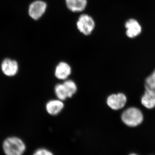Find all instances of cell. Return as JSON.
<instances>
[{"label": "cell", "instance_id": "obj_1", "mask_svg": "<svg viewBox=\"0 0 155 155\" xmlns=\"http://www.w3.org/2000/svg\"><path fill=\"white\" fill-rule=\"evenodd\" d=\"M3 149L6 155H22L26 146L21 139L17 137H10L3 142Z\"/></svg>", "mask_w": 155, "mask_h": 155}, {"label": "cell", "instance_id": "obj_2", "mask_svg": "<svg viewBox=\"0 0 155 155\" xmlns=\"http://www.w3.org/2000/svg\"><path fill=\"white\" fill-rule=\"evenodd\" d=\"M122 122L127 126L135 127L140 125L143 120V114L140 109L130 107L125 110L122 114Z\"/></svg>", "mask_w": 155, "mask_h": 155}, {"label": "cell", "instance_id": "obj_3", "mask_svg": "<svg viewBox=\"0 0 155 155\" xmlns=\"http://www.w3.org/2000/svg\"><path fill=\"white\" fill-rule=\"evenodd\" d=\"M0 68L4 75L7 77H12L16 76L18 74L19 65L16 60L6 58L2 61Z\"/></svg>", "mask_w": 155, "mask_h": 155}, {"label": "cell", "instance_id": "obj_4", "mask_svg": "<svg viewBox=\"0 0 155 155\" xmlns=\"http://www.w3.org/2000/svg\"><path fill=\"white\" fill-rule=\"evenodd\" d=\"M78 28L81 33L89 35L94 28L95 23L93 19L87 14H83L79 17L77 22Z\"/></svg>", "mask_w": 155, "mask_h": 155}, {"label": "cell", "instance_id": "obj_5", "mask_svg": "<svg viewBox=\"0 0 155 155\" xmlns=\"http://www.w3.org/2000/svg\"><path fill=\"white\" fill-rule=\"evenodd\" d=\"M126 35L130 38H135L141 34L142 27L137 19L131 18L128 19L125 23Z\"/></svg>", "mask_w": 155, "mask_h": 155}, {"label": "cell", "instance_id": "obj_6", "mask_svg": "<svg viewBox=\"0 0 155 155\" xmlns=\"http://www.w3.org/2000/svg\"><path fill=\"white\" fill-rule=\"evenodd\" d=\"M127 102V97L122 93L113 94L108 97L107 104L111 109L119 110L124 107Z\"/></svg>", "mask_w": 155, "mask_h": 155}, {"label": "cell", "instance_id": "obj_7", "mask_svg": "<svg viewBox=\"0 0 155 155\" xmlns=\"http://www.w3.org/2000/svg\"><path fill=\"white\" fill-rule=\"evenodd\" d=\"M47 5L41 1H36L31 4L28 9V14L31 18L38 19L44 14L46 10Z\"/></svg>", "mask_w": 155, "mask_h": 155}, {"label": "cell", "instance_id": "obj_8", "mask_svg": "<svg viewBox=\"0 0 155 155\" xmlns=\"http://www.w3.org/2000/svg\"><path fill=\"white\" fill-rule=\"evenodd\" d=\"M71 73V67L65 62H61L56 67L55 75L61 80H65L69 77Z\"/></svg>", "mask_w": 155, "mask_h": 155}, {"label": "cell", "instance_id": "obj_9", "mask_svg": "<svg viewBox=\"0 0 155 155\" xmlns=\"http://www.w3.org/2000/svg\"><path fill=\"white\" fill-rule=\"evenodd\" d=\"M64 107V103L61 100H51L48 102L46 105L47 111L51 115L59 114Z\"/></svg>", "mask_w": 155, "mask_h": 155}, {"label": "cell", "instance_id": "obj_10", "mask_svg": "<svg viewBox=\"0 0 155 155\" xmlns=\"http://www.w3.org/2000/svg\"><path fill=\"white\" fill-rule=\"evenodd\" d=\"M142 104L146 108L152 109L155 107V92L146 89L141 98Z\"/></svg>", "mask_w": 155, "mask_h": 155}, {"label": "cell", "instance_id": "obj_11", "mask_svg": "<svg viewBox=\"0 0 155 155\" xmlns=\"http://www.w3.org/2000/svg\"><path fill=\"white\" fill-rule=\"evenodd\" d=\"M68 8L73 12H80L85 8L87 0H66Z\"/></svg>", "mask_w": 155, "mask_h": 155}, {"label": "cell", "instance_id": "obj_12", "mask_svg": "<svg viewBox=\"0 0 155 155\" xmlns=\"http://www.w3.org/2000/svg\"><path fill=\"white\" fill-rule=\"evenodd\" d=\"M64 84L68 97H71L77 91V86L74 81L72 80H67L64 82Z\"/></svg>", "mask_w": 155, "mask_h": 155}, {"label": "cell", "instance_id": "obj_13", "mask_svg": "<svg viewBox=\"0 0 155 155\" xmlns=\"http://www.w3.org/2000/svg\"><path fill=\"white\" fill-rule=\"evenodd\" d=\"M55 92L56 96L61 101H64L68 98L67 92L63 84H57L55 87Z\"/></svg>", "mask_w": 155, "mask_h": 155}, {"label": "cell", "instance_id": "obj_14", "mask_svg": "<svg viewBox=\"0 0 155 155\" xmlns=\"http://www.w3.org/2000/svg\"><path fill=\"white\" fill-rule=\"evenodd\" d=\"M145 86L146 89L155 92V69L151 74L147 78L145 81Z\"/></svg>", "mask_w": 155, "mask_h": 155}, {"label": "cell", "instance_id": "obj_15", "mask_svg": "<svg viewBox=\"0 0 155 155\" xmlns=\"http://www.w3.org/2000/svg\"><path fill=\"white\" fill-rule=\"evenodd\" d=\"M33 155H54L50 151L45 148H40L37 150Z\"/></svg>", "mask_w": 155, "mask_h": 155}, {"label": "cell", "instance_id": "obj_16", "mask_svg": "<svg viewBox=\"0 0 155 155\" xmlns=\"http://www.w3.org/2000/svg\"><path fill=\"white\" fill-rule=\"evenodd\" d=\"M129 155H138L136 154H135V153H131V154H130Z\"/></svg>", "mask_w": 155, "mask_h": 155}]
</instances>
